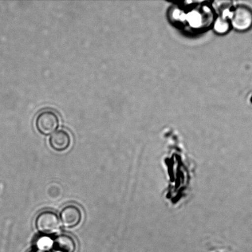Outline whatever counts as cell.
<instances>
[{
    "mask_svg": "<svg viewBox=\"0 0 252 252\" xmlns=\"http://www.w3.org/2000/svg\"><path fill=\"white\" fill-rule=\"evenodd\" d=\"M59 117L55 111L46 108L37 114L35 125L39 133L44 135L52 134L58 129L59 126Z\"/></svg>",
    "mask_w": 252,
    "mask_h": 252,
    "instance_id": "obj_1",
    "label": "cell"
},
{
    "mask_svg": "<svg viewBox=\"0 0 252 252\" xmlns=\"http://www.w3.org/2000/svg\"><path fill=\"white\" fill-rule=\"evenodd\" d=\"M60 220L58 216L53 211L41 212L36 219V226L39 233L44 235H51L55 233L59 228Z\"/></svg>",
    "mask_w": 252,
    "mask_h": 252,
    "instance_id": "obj_2",
    "label": "cell"
},
{
    "mask_svg": "<svg viewBox=\"0 0 252 252\" xmlns=\"http://www.w3.org/2000/svg\"><path fill=\"white\" fill-rule=\"evenodd\" d=\"M231 23L238 31H248L252 27V10L246 6L237 7L232 15Z\"/></svg>",
    "mask_w": 252,
    "mask_h": 252,
    "instance_id": "obj_3",
    "label": "cell"
},
{
    "mask_svg": "<svg viewBox=\"0 0 252 252\" xmlns=\"http://www.w3.org/2000/svg\"><path fill=\"white\" fill-rule=\"evenodd\" d=\"M60 219L62 224L65 228H74L77 226L81 220L80 209L74 205H69L62 210Z\"/></svg>",
    "mask_w": 252,
    "mask_h": 252,
    "instance_id": "obj_4",
    "label": "cell"
},
{
    "mask_svg": "<svg viewBox=\"0 0 252 252\" xmlns=\"http://www.w3.org/2000/svg\"><path fill=\"white\" fill-rule=\"evenodd\" d=\"M49 142L53 150L57 152H63L68 149L71 145V135L68 131L61 128L52 133Z\"/></svg>",
    "mask_w": 252,
    "mask_h": 252,
    "instance_id": "obj_5",
    "label": "cell"
},
{
    "mask_svg": "<svg viewBox=\"0 0 252 252\" xmlns=\"http://www.w3.org/2000/svg\"><path fill=\"white\" fill-rule=\"evenodd\" d=\"M53 248L58 252H75L76 243L72 237L63 234L54 239Z\"/></svg>",
    "mask_w": 252,
    "mask_h": 252,
    "instance_id": "obj_6",
    "label": "cell"
},
{
    "mask_svg": "<svg viewBox=\"0 0 252 252\" xmlns=\"http://www.w3.org/2000/svg\"><path fill=\"white\" fill-rule=\"evenodd\" d=\"M215 29L218 33H225L229 29L228 22L224 17H219L215 24Z\"/></svg>",
    "mask_w": 252,
    "mask_h": 252,
    "instance_id": "obj_7",
    "label": "cell"
},
{
    "mask_svg": "<svg viewBox=\"0 0 252 252\" xmlns=\"http://www.w3.org/2000/svg\"><path fill=\"white\" fill-rule=\"evenodd\" d=\"M29 252H39V251H32Z\"/></svg>",
    "mask_w": 252,
    "mask_h": 252,
    "instance_id": "obj_8",
    "label": "cell"
}]
</instances>
